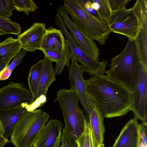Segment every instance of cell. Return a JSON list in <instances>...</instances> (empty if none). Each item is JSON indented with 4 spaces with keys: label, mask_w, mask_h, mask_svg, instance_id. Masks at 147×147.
I'll return each mask as SVG.
<instances>
[{
    "label": "cell",
    "mask_w": 147,
    "mask_h": 147,
    "mask_svg": "<svg viewBox=\"0 0 147 147\" xmlns=\"http://www.w3.org/2000/svg\"><path fill=\"white\" fill-rule=\"evenodd\" d=\"M86 92L104 117L123 116L131 111V94L121 84L104 74L84 80Z\"/></svg>",
    "instance_id": "1"
},
{
    "label": "cell",
    "mask_w": 147,
    "mask_h": 147,
    "mask_svg": "<svg viewBox=\"0 0 147 147\" xmlns=\"http://www.w3.org/2000/svg\"><path fill=\"white\" fill-rule=\"evenodd\" d=\"M140 64L135 40L129 39L122 51L111 59L110 69L105 73L132 94L139 80Z\"/></svg>",
    "instance_id": "2"
},
{
    "label": "cell",
    "mask_w": 147,
    "mask_h": 147,
    "mask_svg": "<svg viewBox=\"0 0 147 147\" xmlns=\"http://www.w3.org/2000/svg\"><path fill=\"white\" fill-rule=\"evenodd\" d=\"M111 32L136 38L142 26L147 25V2L137 0L132 7L113 11L107 22Z\"/></svg>",
    "instance_id": "3"
},
{
    "label": "cell",
    "mask_w": 147,
    "mask_h": 147,
    "mask_svg": "<svg viewBox=\"0 0 147 147\" xmlns=\"http://www.w3.org/2000/svg\"><path fill=\"white\" fill-rule=\"evenodd\" d=\"M62 6L73 23L83 33L101 45L106 43L111 32L105 20L88 13L76 0H65Z\"/></svg>",
    "instance_id": "4"
},
{
    "label": "cell",
    "mask_w": 147,
    "mask_h": 147,
    "mask_svg": "<svg viewBox=\"0 0 147 147\" xmlns=\"http://www.w3.org/2000/svg\"><path fill=\"white\" fill-rule=\"evenodd\" d=\"M49 115L40 109L27 111L15 127L10 141L15 147H32Z\"/></svg>",
    "instance_id": "5"
},
{
    "label": "cell",
    "mask_w": 147,
    "mask_h": 147,
    "mask_svg": "<svg viewBox=\"0 0 147 147\" xmlns=\"http://www.w3.org/2000/svg\"><path fill=\"white\" fill-rule=\"evenodd\" d=\"M56 97L63 112L65 128L76 140L84 132L87 120L79 107L77 95L71 89H61Z\"/></svg>",
    "instance_id": "6"
},
{
    "label": "cell",
    "mask_w": 147,
    "mask_h": 147,
    "mask_svg": "<svg viewBox=\"0 0 147 147\" xmlns=\"http://www.w3.org/2000/svg\"><path fill=\"white\" fill-rule=\"evenodd\" d=\"M55 24L60 28L65 36L70 48L71 57L82 64L84 72L92 76L103 74L105 73L108 61H96L82 51L76 43L58 13L55 15Z\"/></svg>",
    "instance_id": "7"
},
{
    "label": "cell",
    "mask_w": 147,
    "mask_h": 147,
    "mask_svg": "<svg viewBox=\"0 0 147 147\" xmlns=\"http://www.w3.org/2000/svg\"><path fill=\"white\" fill-rule=\"evenodd\" d=\"M33 100L29 89L24 87L22 82L10 81L0 88V110L13 107L21 104Z\"/></svg>",
    "instance_id": "8"
},
{
    "label": "cell",
    "mask_w": 147,
    "mask_h": 147,
    "mask_svg": "<svg viewBox=\"0 0 147 147\" xmlns=\"http://www.w3.org/2000/svg\"><path fill=\"white\" fill-rule=\"evenodd\" d=\"M58 13L78 46L84 53L94 59L99 61V49L95 42L81 31L73 23L62 6H59Z\"/></svg>",
    "instance_id": "9"
},
{
    "label": "cell",
    "mask_w": 147,
    "mask_h": 147,
    "mask_svg": "<svg viewBox=\"0 0 147 147\" xmlns=\"http://www.w3.org/2000/svg\"><path fill=\"white\" fill-rule=\"evenodd\" d=\"M147 98V68L141 64L139 80L134 92L131 94V111L135 118L143 122H146Z\"/></svg>",
    "instance_id": "10"
},
{
    "label": "cell",
    "mask_w": 147,
    "mask_h": 147,
    "mask_svg": "<svg viewBox=\"0 0 147 147\" xmlns=\"http://www.w3.org/2000/svg\"><path fill=\"white\" fill-rule=\"evenodd\" d=\"M70 66L68 68V76L70 81V88L76 93L78 101L85 111L86 115L88 112V103L89 100L86 91L84 80L83 77L84 69L83 66L79 65L77 61L71 57Z\"/></svg>",
    "instance_id": "11"
},
{
    "label": "cell",
    "mask_w": 147,
    "mask_h": 147,
    "mask_svg": "<svg viewBox=\"0 0 147 147\" xmlns=\"http://www.w3.org/2000/svg\"><path fill=\"white\" fill-rule=\"evenodd\" d=\"M62 126L59 120H50L42 128L33 147H59Z\"/></svg>",
    "instance_id": "12"
},
{
    "label": "cell",
    "mask_w": 147,
    "mask_h": 147,
    "mask_svg": "<svg viewBox=\"0 0 147 147\" xmlns=\"http://www.w3.org/2000/svg\"><path fill=\"white\" fill-rule=\"evenodd\" d=\"M47 30L44 23L34 22L30 28L18 36L22 49L30 52L39 50Z\"/></svg>",
    "instance_id": "13"
},
{
    "label": "cell",
    "mask_w": 147,
    "mask_h": 147,
    "mask_svg": "<svg viewBox=\"0 0 147 147\" xmlns=\"http://www.w3.org/2000/svg\"><path fill=\"white\" fill-rule=\"evenodd\" d=\"M95 147H100L103 144L105 131L104 116L94 101L89 98L88 112L86 115Z\"/></svg>",
    "instance_id": "14"
},
{
    "label": "cell",
    "mask_w": 147,
    "mask_h": 147,
    "mask_svg": "<svg viewBox=\"0 0 147 147\" xmlns=\"http://www.w3.org/2000/svg\"><path fill=\"white\" fill-rule=\"evenodd\" d=\"M28 102L17 106L0 110V121L2 127L3 136L7 138L24 114L27 111Z\"/></svg>",
    "instance_id": "15"
},
{
    "label": "cell",
    "mask_w": 147,
    "mask_h": 147,
    "mask_svg": "<svg viewBox=\"0 0 147 147\" xmlns=\"http://www.w3.org/2000/svg\"><path fill=\"white\" fill-rule=\"evenodd\" d=\"M56 80L55 74L52 62L47 58L44 57V59L42 60L36 99L34 102L40 105L45 102L49 87Z\"/></svg>",
    "instance_id": "16"
},
{
    "label": "cell",
    "mask_w": 147,
    "mask_h": 147,
    "mask_svg": "<svg viewBox=\"0 0 147 147\" xmlns=\"http://www.w3.org/2000/svg\"><path fill=\"white\" fill-rule=\"evenodd\" d=\"M138 124L135 118L125 125L112 147H138L139 139Z\"/></svg>",
    "instance_id": "17"
},
{
    "label": "cell",
    "mask_w": 147,
    "mask_h": 147,
    "mask_svg": "<svg viewBox=\"0 0 147 147\" xmlns=\"http://www.w3.org/2000/svg\"><path fill=\"white\" fill-rule=\"evenodd\" d=\"M61 30L51 26L47 29L39 50L63 51L66 50L65 40Z\"/></svg>",
    "instance_id": "18"
},
{
    "label": "cell",
    "mask_w": 147,
    "mask_h": 147,
    "mask_svg": "<svg viewBox=\"0 0 147 147\" xmlns=\"http://www.w3.org/2000/svg\"><path fill=\"white\" fill-rule=\"evenodd\" d=\"M22 45L18 39L8 37L0 43V61L11 60L21 51Z\"/></svg>",
    "instance_id": "19"
},
{
    "label": "cell",
    "mask_w": 147,
    "mask_h": 147,
    "mask_svg": "<svg viewBox=\"0 0 147 147\" xmlns=\"http://www.w3.org/2000/svg\"><path fill=\"white\" fill-rule=\"evenodd\" d=\"M140 64L147 68V26H142L135 39Z\"/></svg>",
    "instance_id": "20"
},
{
    "label": "cell",
    "mask_w": 147,
    "mask_h": 147,
    "mask_svg": "<svg viewBox=\"0 0 147 147\" xmlns=\"http://www.w3.org/2000/svg\"><path fill=\"white\" fill-rule=\"evenodd\" d=\"M42 63V60H40L32 65L28 77V82L29 89L33 97L32 102L35 101L36 99Z\"/></svg>",
    "instance_id": "21"
},
{
    "label": "cell",
    "mask_w": 147,
    "mask_h": 147,
    "mask_svg": "<svg viewBox=\"0 0 147 147\" xmlns=\"http://www.w3.org/2000/svg\"><path fill=\"white\" fill-rule=\"evenodd\" d=\"M93 8L97 12L100 18L107 22L112 13L110 4V0H92Z\"/></svg>",
    "instance_id": "22"
},
{
    "label": "cell",
    "mask_w": 147,
    "mask_h": 147,
    "mask_svg": "<svg viewBox=\"0 0 147 147\" xmlns=\"http://www.w3.org/2000/svg\"><path fill=\"white\" fill-rule=\"evenodd\" d=\"M0 29L5 34H12L19 35L21 33L22 28L18 23L13 22L9 18L0 16Z\"/></svg>",
    "instance_id": "23"
},
{
    "label": "cell",
    "mask_w": 147,
    "mask_h": 147,
    "mask_svg": "<svg viewBox=\"0 0 147 147\" xmlns=\"http://www.w3.org/2000/svg\"><path fill=\"white\" fill-rule=\"evenodd\" d=\"M14 10L24 12L27 15L31 12H34L38 7L35 2L32 0H11Z\"/></svg>",
    "instance_id": "24"
},
{
    "label": "cell",
    "mask_w": 147,
    "mask_h": 147,
    "mask_svg": "<svg viewBox=\"0 0 147 147\" xmlns=\"http://www.w3.org/2000/svg\"><path fill=\"white\" fill-rule=\"evenodd\" d=\"M78 147H95L91 130L87 120L85 122L83 133L76 140Z\"/></svg>",
    "instance_id": "25"
},
{
    "label": "cell",
    "mask_w": 147,
    "mask_h": 147,
    "mask_svg": "<svg viewBox=\"0 0 147 147\" xmlns=\"http://www.w3.org/2000/svg\"><path fill=\"white\" fill-rule=\"evenodd\" d=\"M27 51L24 50L21 51L16 55L11 62L4 69L0 74V80H5L8 79L14 69L20 64Z\"/></svg>",
    "instance_id": "26"
},
{
    "label": "cell",
    "mask_w": 147,
    "mask_h": 147,
    "mask_svg": "<svg viewBox=\"0 0 147 147\" xmlns=\"http://www.w3.org/2000/svg\"><path fill=\"white\" fill-rule=\"evenodd\" d=\"M62 143V147H78L76 140L65 128L63 129Z\"/></svg>",
    "instance_id": "27"
},
{
    "label": "cell",
    "mask_w": 147,
    "mask_h": 147,
    "mask_svg": "<svg viewBox=\"0 0 147 147\" xmlns=\"http://www.w3.org/2000/svg\"><path fill=\"white\" fill-rule=\"evenodd\" d=\"M76 1L88 13L95 17L100 18L96 11L92 7V0H76Z\"/></svg>",
    "instance_id": "28"
},
{
    "label": "cell",
    "mask_w": 147,
    "mask_h": 147,
    "mask_svg": "<svg viewBox=\"0 0 147 147\" xmlns=\"http://www.w3.org/2000/svg\"><path fill=\"white\" fill-rule=\"evenodd\" d=\"M130 0H110V4L113 11L121 9L125 7V5Z\"/></svg>",
    "instance_id": "29"
},
{
    "label": "cell",
    "mask_w": 147,
    "mask_h": 147,
    "mask_svg": "<svg viewBox=\"0 0 147 147\" xmlns=\"http://www.w3.org/2000/svg\"><path fill=\"white\" fill-rule=\"evenodd\" d=\"M138 131L139 136L142 139L147 145V122H143L138 124Z\"/></svg>",
    "instance_id": "30"
},
{
    "label": "cell",
    "mask_w": 147,
    "mask_h": 147,
    "mask_svg": "<svg viewBox=\"0 0 147 147\" xmlns=\"http://www.w3.org/2000/svg\"><path fill=\"white\" fill-rule=\"evenodd\" d=\"M12 14L8 8L5 0H0V16L9 18Z\"/></svg>",
    "instance_id": "31"
},
{
    "label": "cell",
    "mask_w": 147,
    "mask_h": 147,
    "mask_svg": "<svg viewBox=\"0 0 147 147\" xmlns=\"http://www.w3.org/2000/svg\"><path fill=\"white\" fill-rule=\"evenodd\" d=\"M10 60H9L4 61H0V77L1 72L8 66Z\"/></svg>",
    "instance_id": "32"
},
{
    "label": "cell",
    "mask_w": 147,
    "mask_h": 147,
    "mask_svg": "<svg viewBox=\"0 0 147 147\" xmlns=\"http://www.w3.org/2000/svg\"><path fill=\"white\" fill-rule=\"evenodd\" d=\"M9 142V141L8 138L0 136V147H3Z\"/></svg>",
    "instance_id": "33"
},
{
    "label": "cell",
    "mask_w": 147,
    "mask_h": 147,
    "mask_svg": "<svg viewBox=\"0 0 147 147\" xmlns=\"http://www.w3.org/2000/svg\"><path fill=\"white\" fill-rule=\"evenodd\" d=\"M138 147H147L142 139L139 136V142Z\"/></svg>",
    "instance_id": "34"
},
{
    "label": "cell",
    "mask_w": 147,
    "mask_h": 147,
    "mask_svg": "<svg viewBox=\"0 0 147 147\" xmlns=\"http://www.w3.org/2000/svg\"><path fill=\"white\" fill-rule=\"evenodd\" d=\"M3 131L2 126V125L1 123V122L0 121V136H3Z\"/></svg>",
    "instance_id": "35"
},
{
    "label": "cell",
    "mask_w": 147,
    "mask_h": 147,
    "mask_svg": "<svg viewBox=\"0 0 147 147\" xmlns=\"http://www.w3.org/2000/svg\"><path fill=\"white\" fill-rule=\"evenodd\" d=\"M5 34L4 32L0 29V36Z\"/></svg>",
    "instance_id": "36"
},
{
    "label": "cell",
    "mask_w": 147,
    "mask_h": 147,
    "mask_svg": "<svg viewBox=\"0 0 147 147\" xmlns=\"http://www.w3.org/2000/svg\"><path fill=\"white\" fill-rule=\"evenodd\" d=\"M100 147H105L103 144Z\"/></svg>",
    "instance_id": "37"
},
{
    "label": "cell",
    "mask_w": 147,
    "mask_h": 147,
    "mask_svg": "<svg viewBox=\"0 0 147 147\" xmlns=\"http://www.w3.org/2000/svg\"><path fill=\"white\" fill-rule=\"evenodd\" d=\"M60 147H62V146H60Z\"/></svg>",
    "instance_id": "38"
}]
</instances>
